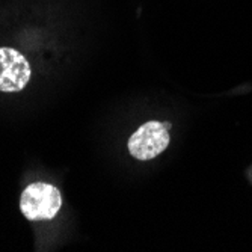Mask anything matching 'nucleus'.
<instances>
[{
	"label": "nucleus",
	"mask_w": 252,
	"mask_h": 252,
	"mask_svg": "<svg viewBox=\"0 0 252 252\" xmlns=\"http://www.w3.org/2000/svg\"><path fill=\"white\" fill-rule=\"evenodd\" d=\"M62 207L59 189L47 183H32L21 193L20 210L29 220H50Z\"/></svg>",
	"instance_id": "nucleus-1"
},
{
	"label": "nucleus",
	"mask_w": 252,
	"mask_h": 252,
	"mask_svg": "<svg viewBox=\"0 0 252 252\" xmlns=\"http://www.w3.org/2000/svg\"><path fill=\"white\" fill-rule=\"evenodd\" d=\"M169 141V130L163 123L148 121L131 134L128 151L137 160H151L168 148Z\"/></svg>",
	"instance_id": "nucleus-2"
},
{
	"label": "nucleus",
	"mask_w": 252,
	"mask_h": 252,
	"mask_svg": "<svg viewBox=\"0 0 252 252\" xmlns=\"http://www.w3.org/2000/svg\"><path fill=\"white\" fill-rule=\"evenodd\" d=\"M31 65L18 50L0 47V93H20L31 80Z\"/></svg>",
	"instance_id": "nucleus-3"
}]
</instances>
